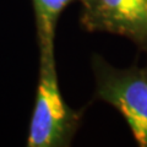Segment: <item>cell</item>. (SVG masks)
<instances>
[{
    "instance_id": "obj_2",
    "label": "cell",
    "mask_w": 147,
    "mask_h": 147,
    "mask_svg": "<svg viewBox=\"0 0 147 147\" xmlns=\"http://www.w3.org/2000/svg\"><path fill=\"white\" fill-rule=\"evenodd\" d=\"M94 98L113 105L124 117L137 145L147 147V79L144 67L117 69L98 54L91 58Z\"/></svg>"
},
{
    "instance_id": "obj_4",
    "label": "cell",
    "mask_w": 147,
    "mask_h": 147,
    "mask_svg": "<svg viewBox=\"0 0 147 147\" xmlns=\"http://www.w3.org/2000/svg\"><path fill=\"white\" fill-rule=\"evenodd\" d=\"M75 0H32L39 53H54V37L63 11Z\"/></svg>"
},
{
    "instance_id": "obj_1",
    "label": "cell",
    "mask_w": 147,
    "mask_h": 147,
    "mask_svg": "<svg viewBox=\"0 0 147 147\" xmlns=\"http://www.w3.org/2000/svg\"><path fill=\"white\" fill-rule=\"evenodd\" d=\"M80 121L81 112L69 107L59 88L54 53H39L38 85L26 145L70 146Z\"/></svg>"
},
{
    "instance_id": "obj_5",
    "label": "cell",
    "mask_w": 147,
    "mask_h": 147,
    "mask_svg": "<svg viewBox=\"0 0 147 147\" xmlns=\"http://www.w3.org/2000/svg\"><path fill=\"white\" fill-rule=\"evenodd\" d=\"M144 71H145V75H146V79H147V64H146V66L144 67Z\"/></svg>"
},
{
    "instance_id": "obj_3",
    "label": "cell",
    "mask_w": 147,
    "mask_h": 147,
    "mask_svg": "<svg viewBox=\"0 0 147 147\" xmlns=\"http://www.w3.org/2000/svg\"><path fill=\"white\" fill-rule=\"evenodd\" d=\"M81 27L131 39L147 52V0H79Z\"/></svg>"
}]
</instances>
